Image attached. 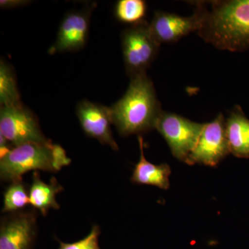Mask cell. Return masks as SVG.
<instances>
[{
  "mask_svg": "<svg viewBox=\"0 0 249 249\" xmlns=\"http://www.w3.org/2000/svg\"><path fill=\"white\" fill-rule=\"evenodd\" d=\"M201 26L197 34L219 50L249 49V0H218L193 2Z\"/></svg>",
  "mask_w": 249,
  "mask_h": 249,
  "instance_id": "obj_1",
  "label": "cell"
},
{
  "mask_svg": "<svg viewBox=\"0 0 249 249\" xmlns=\"http://www.w3.org/2000/svg\"><path fill=\"white\" fill-rule=\"evenodd\" d=\"M112 124L123 137L155 129L163 109L147 73L131 78L127 91L109 107Z\"/></svg>",
  "mask_w": 249,
  "mask_h": 249,
  "instance_id": "obj_2",
  "label": "cell"
},
{
  "mask_svg": "<svg viewBox=\"0 0 249 249\" xmlns=\"http://www.w3.org/2000/svg\"><path fill=\"white\" fill-rule=\"evenodd\" d=\"M53 144L27 142L14 147L0 158V177L4 181H22V175L31 170L58 172L54 160Z\"/></svg>",
  "mask_w": 249,
  "mask_h": 249,
  "instance_id": "obj_3",
  "label": "cell"
},
{
  "mask_svg": "<svg viewBox=\"0 0 249 249\" xmlns=\"http://www.w3.org/2000/svg\"><path fill=\"white\" fill-rule=\"evenodd\" d=\"M121 38L126 73L130 78L147 73L160 46L152 34L150 22L143 19L132 24L123 31Z\"/></svg>",
  "mask_w": 249,
  "mask_h": 249,
  "instance_id": "obj_4",
  "label": "cell"
},
{
  "mask_svg": "<svg viewBox=\"0 0 249 249\" xmlns=\"http://www.w3.org/2000/svg\"><path fill=\"white\" fill-rule=\"evenodd\" d=\"M205 124L193 122L182 116L163 111L155 129L168 144L175 158L186 163L195 150Z\"/></svg>",
  "mask_w": 249,
  "mask_h": 249,
  "instance_id": "obj_5",
  "label": "cell"
},
{
  "mask_svg": "<svg viewBox=\"0 0 249 249\" xmlns=\"http://www.w3.org/2000/svg\"><path fill=\"white\" fill-rule=\"evenodd\" d=\"M0 137L6 139L12 147L27 142H52L42 134L37 116L22 103L1 107Z\"/></svg>",
  "mask_w": 249,
  "mask_h": 249,
  "instance_id": "obj_6",
  "label": "cell"
},
{
  "mask_svg": "<svg viewBox=\"0 0 249 249\" xmlns=\"http://www.w3.org/2000/svg\"><path fill=\"white\" fill-rule=\"evenodd\" d=\"M225 123L226 119L220 113L214 120L205 124L197 145L188 157L186 164L199 163L214 167L231 153Z\"/></svg>",
  "mask_w": 249,
  "mask_h": 249,
  "instance_id": "obj_7",
  "label": "cell"
},
{
  "mask_svg": "<svg viewBox=\"0 0 249 249\" xmlns=\"http://www.w3.org/2000/svg\"><path fill=\"white\" fill-rule=\"evenodd\" d=\"M92 7L67 14L59 27L56 40L49 53L78 52L84 48L89 36L90 18Z\"/></svg>",
  "mask_w": 249,
  "mask_h": 249,
  "instance_id": "obj_8",
  "label": "cell"
},
{
  "mask_svg": "<svg viewBox=\"0 0 249 249\" xmlns=\"http://www.w3.org/2000/svg\"><path fill=\"white\" fill-rule=\"evenodd\" d=\"M76 112L85 134L103 145H109L112 150H119L111 132L113 124L109 107L84 100L78 103Z\"/></svg>",
  "mask_w": 249,
  "mask_h": 249,
  "instance_id": "obj_9",
  "label": "cell"
},
{
  "mask_svg": "<svg viewBox=\"0 0 249 249\" xmlns=\"http://www.w3.org/2000/svg\"><path fill=\"white\" fill-rule=\"evenodd\" d=\"M37 227L35 213L20 212L2 219L0 228V249H32Z\"/></svg>",
  "mask_w": 249,
  "mask_h": 249,
  "instance_id": "obj_10",
  "label": "cell"
},
{
  "mask_svg": "<svg viewBox=\"0 0 249 249\" xmlns=\"http://www.w3.org/2000/svg\"><path fill=\"white\" fill-rule=\"evenodd\" d=\"M200 26V17L196 11L193 16L185 17L157 11L150 22L152 34L160 45L175 43L192 32H197Z\"/></svg>",
  "mask_w": 249,
  "mask_h": 249,
  "instance_id": "obj_11",
  "label": "cell"
},
{
  "mask_svg": "<svg viewBox=\"0 0 249 249\" xmlns=\"http://www.w3.org/2000/svg\"><path fill=\"white\" fill-rule=\"evenodd\" d=\"M225 127L231 153L238 158H249V119L240 106L233 108Z\"/></svg>",
  "mask_w": 249,
  "mask_h": 249,
  "instance_id": "obj_12",
  "label": "cell"
},
{
  "mask_svg": "<svg viewBox=\"0 0 249 249\" xmlns=\"http://www.w3.org/2000/svg\"><path fill=\"white\" fill-rule=\"evenodd\" d=\"M140 159L136 165L131 181L137 184L150 185L160 189L167 190L170 187L169 178L171 168L167 163L155 165L145 159L143 152V139L139 136Z\"/></svg>",
  "mask_w": 249,
  "mask_h": 249,
  "instance_id": "obj_13",
  "label": "cell"
},
{
  "mask_svg": "<svg viewBox=\"0 0 249 249\" xmlns=\"http://www.w3.org/2000/svg\"><path fill=\"white\" fill-rule=\"evenodd\" d=\"M63 190V187L55 178H51L50 183L47 184L40 179V175L35 171L33 174V181L29 193V204L38 210L42 215L46 216L51 209H60L55 200V196Z\"/></svg>",
  "mask_w": 249,
  "mask_h": 249,
  "instance_id": "obj_14",
  "label": "cell"
},
{
  "mask_svg": "<svg viewBox=\"0 0 249 249\" xmlns=\"http://www.w3.org/2000/svg\"><path fill=\"white\" fill-rule=\"evenodd\" d=\"M22 104L14 70L3 59L0 60V105L2 106Z\"/></svg>",
  "mask_w": 249,
  "mask_h": 249,
  "instance_id": "obj_15",
  "label": "cell"
},
{
  "mask_svg": "<svg viewBox=\"0 0 249 249\" xmlns=\"http://www.w3.org/2000/svg\"><path fill=\"white\" fill-rule=\"evenodd\" d=\"M147 4L143 0H120L115 6V16L120 22L137 24L143 20Z\"/></svg>",
  "mask_w": 249,
  "mask_h": 249,
  "instance_id": "obj_16",
  "label": "cell"
},
{
  "mask_svg": "<svg viewBox=\"0 0 249 249\" xmlns=\"http://www.w3.org/2000/svg\"><path fill=\"white\" fill-rule=\"evenodd\" d=\"M29 204V194L22 181L11 183L4 193L2 213L16 212Z\"/></svg>",
  "mask_w": 249,
  "mask_h": 249,
  "instance_id": "obj_17",
  "label": "cell"
},
{
  "mask_svg": "<svg viewBox=\"0 0 249 249\" xmlns=\"http://www.w3.org/2000/svg\"><path fill=\"white\" fill-rule=\"evenodd\" d=\"M101 230L97 225L93 226L91 231L85 238L73 243H65L57 240L60 244L58 249H101L98 245V237Z\"/></svg>",
  "mask_w": 249,
  "mask_h": 249,
  "instance_id": "obj_18",
  "label": "cell"
},
{
  "mask_svg": "<svg viewBox=\"0 0 249 249\" xmlns=\"http://www.w3.org/2000/svg\"><path fill=\"white\" fill-rule=\"evenodd\" d=\"M31 2V1L27 0H1L0 8L2 9H16L29 4Z\"/></svg>",
  "mask_w": 249,
  "mask_h": 249,
  "instance_id": "obj_19",
  "label": "cell"
}]
</instances>
